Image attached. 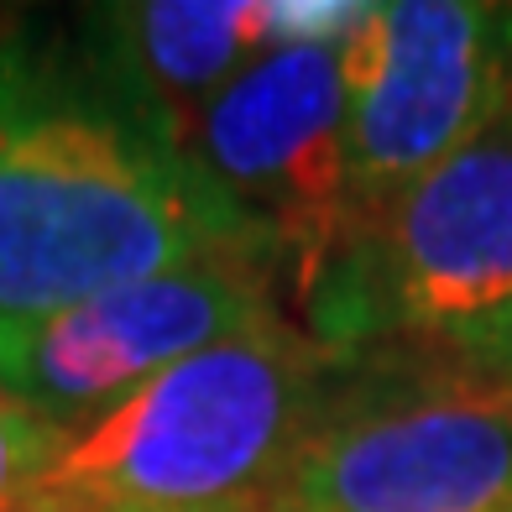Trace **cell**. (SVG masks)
<instances>
[{
	"label": "cell",
	"mask_w": 512,
	"mask_h": 512,
	"mask_svg": "<svg viewBox=\"0 0 512 512\" xmlns=\"http://www.w3.org/2000/svg\"><path fill=\"white\" fill-rule=\"evenodd\" d=\"M256 267L183 131L74 21L0 32V319H37L183 262Z\"/></svg>",
	"instance_id": "cell-1"
},
{
	"label": "cell",
	"mask_w": 512,
	"mask_h": 512,
	"mask_svg": "<svg viewBox=\"0 0 512 512\" xmlns=\"http://www.w3.org/2000/svg\"><path fill=\"white\" fill-rule=\"evenodd\" d=\"M335 351L267 319L68 429L27 512H283Z\"/></svg>",
	"instance_id": "cell-2"
},
{
	"label": "cell",
	"mask_w": 512,
	"mask_h": 512,
	"mask_svg": "<svg viewBox=\"0 0 512 512\" xmlns=\"http://www.w3.org/2000/svg\"><path fill=\"white\" fill-rule=\"evenodd\" d=\"M512 309V115L345 230L298 309L319 351H455Z\"/></svg>",
	"instance_id": "cell-3"
},
{
	"label": "cell",
	"mask_w": 512,
	"mask_h": 512,
	"mask_svg": "<svg viewBox=\"0 0 512 512\" xmlns=\"http://www.w3.org/2000/svg\"><path fill=\"white\" fill-rule=\"evenodd\" d=\"M283 512H512V382L450 351L335 356Z\"/></svg>",
	"instance_id": "cell-4"
},
{
	"label": "cell",
	"mask_w": 512,
	"mask_h": 512,
	"mask_svg": "<svg viewBox=\"0 0 512 512\" xmlns=\"http://www.w3.org/2000/svg\"><path fill=\"white\" fill-rule=\"evenodd\" d=\"M345 121L340 42H283L256 53L194 115L183 142L288 319H298L314 277L351 230Z\"/></svg>",
	"instance_id": "cell-5"
},
{
	"label": "cell",
	"mask_w": 512,
	"mask_h": 512,
	"mask_svg": "<svg viewBox=\"0 0 512 512\" xmlns=\"http://www.w3.org/2000/svg\"><path fill=\"white\" fill-rule=\"evenodd\" d=\"M351 225L512 115V6L366 0L340 42Z\"/></svg>",
	"instance_id": "cell-6"
},
{
	"label": "cell",
	"mask_w": 512,
	"mask_h": 512,
	"mask_svg": "<svg viewBox=\"0 0 512 512\" xmlns=\"http://www.w3.org/2000/svg\"><path fill=\"white\" fill-rule=\"evenodd\" d=\"M277 314L256 267L230 256L183 262L37 319H0V392L58 429H79L168 366Z\"/></svg>",
	"instance_id": "cell-7"
},
{
	"label": "cell",
	"mask_w": 512,
	"mask_h": 512,
	"mask_svg": "<svg viewBox=\"0 0 512 512\" xmlns=\"http://www.w3.org/2000/svg\"><path fill=\"white\" fill-rule=\"evenodd\" d=\"M79 27L121 74L173 115L189 142L194 115L277 48L272 0H131V6H84Z\"/></svg>",
	"instance_id": "cell-8"
},
{
	"label": "cell",
	"mask_w": 512,
	"mask_h": 512,
	"mask_svg": "<svg viewBox=\"0 0 512 512\" xmlns=\"http://www.w3.org/2000/svg\"><path fill=\"white\" fill-rule=\"evenodd\" d=\"M68 429L37 418L32 408H21L16 398L0 392V512H27L42 476L53 471V460L63 450Z\"/></svg>",
	"instance_id": "cell-9"
},
{
	"label": "cell",
	"mask_w": 512,
	"mask_h": 512,
	"mask_svg": "<svg viewBox=\"0 0 512 512\" xmlns=\"http://www.w3.org/2000/svg\"><path fill=\"white\" fill-rule=\"evenodd\" d=\"M450 356H460V361H471V366H481V371H492V377L512 382V309H507L497 324H486L481 335H471L465 345H455Z\"/></svg>",
	"instance_id": "cell-10"
}]
</instances>
